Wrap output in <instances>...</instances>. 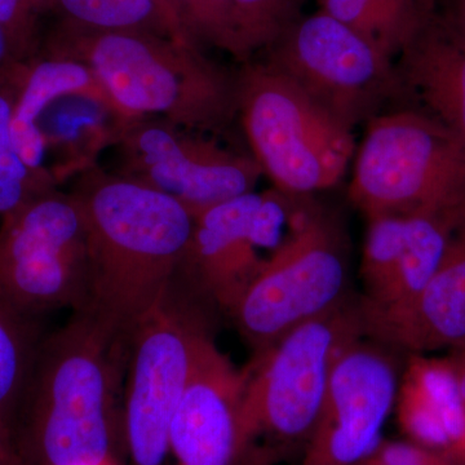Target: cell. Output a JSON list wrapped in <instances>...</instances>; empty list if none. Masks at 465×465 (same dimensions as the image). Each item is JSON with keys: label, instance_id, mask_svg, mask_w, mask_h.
Here are the masks:
<instances>
[{"label": "cell", "instance_id": "obj_20", "mask_svg": "<svg viewBox=\"0 0 465 465\" xmlns=\"http://www.w3.org/2000/svg\"><path fill=\"white\" fill-rule=\"evenodd\" d=\"M376 50L396 61L436 11V0H316Z\"/></svg>", "mask_w": 465, "mask_h": 465}, {"label": "cell", "instance_id": "obj_17", "mask_svg": "<svg viewBox=\"0 0 465 465\" xmlns=\"http://www.w3.org/2000/svg\"><path fill=\"white\" fill-rule=\"evenodd\" d=\"M396 409L411 442L464 463L465 402L451 360L410 354Z\"/></svg>", "mask_w": 465, "mask_h": 465}, {"label": "cell", "instance_id": "obj_14", "mask_svg": "<svg viewBox=\"0 0 465 465\" xmlns=\"http://www.w3.org/2000/svg\"><path fill=\"white\" fill-rule=\"evenodd\" d=\"M240 371L206 332L195 347L188 381L174 412L170 455L174 465H238L246 455Z\"/></svg>", "mask_w": 465, "mask_h": 465}, {"label": "cell", "instance_id": "obj_23", "mask_svg": "<svg viewBox=\"0 0 465 465\" xmlns=\"http://www.w3.org/2000/svg\"><path fill=\"white\" fill-rule=\"evenodd\" d=\"M304 0H232L238 63L264 52L302 17Z\"/></svg>", "mask_w": 465, "mask_h": 465}, {"label": "cell", "instance_id": "obj_16", "mask_svg": "<svg viewBox=\"0 0 465 465\" xmlns=\"http://www.w3.org/2000/svg\"><path fill=\"white\" fill-rule=\"evenodd\" d=\"M394 64L397 104L421 110L465 143V43L434 14Z\"/></svg>", "mask_w": 465, "mask_h": 465}, {"label": "cell", "instance_id": "obj_12", "mask_svg": "<svg viewBox=\"0 0 465 465\" xmlns=\"http://www.w3.org/2000/svg\"><path fill=\"white\" fill-rule=\"evenodd\" d=\"M204 329L189 308L167 302L134 332L128 347L124 427L131 465H166L174 412Z\"/></svg>", "mask_w": 465, "mask_h": 465}, {"label": "cell", "instance_id": "obj_29", "mask_svg": "<svg viewBox=\"0 0 465 465\" xmlns=\"http://www.w3.org/2000/svg\"><path fill=\"white\" fill-rule=\"evenodd\" d=\"M436 16L465 43V0H436Z\"/></svg>", "mask_w": 465, "mask_h": 465}, {"label": "cell", "instance_id": "obj_30", "mask_svg": "<svg viewBox=\"0 0 465 465\" xmlns=\"http://www.w3.org/2000/svg\"><path fill=\"white\" fill-rule=\"evenodd\" d=\"M155 7L158 9L159 16H161L162 23H163L164 29L174 42L182 43V45H193L183 32L182 20H180L179 5L177 0H153ZM200 48V47H198Z\"/></svg>", "mask_w": 465, "mask_h": 465}, {"label": "cell", "instance_id": "obj_1", "mask_svg": "<svg viewBox=\"0 0 465 465\" xmlns=\"http://www.w3.org/2000/svg\"><path fill=\"white\" fill-rule=\"evenodd\" d=\"M70 192L84 208L88 231L90 281L81 311L130 344L183 277L194 215L163 193L99 164L76 174Z\"/></svg>", "mask_w": 465, "mask_h": 465}, {"label": "cell", "instance_id": "obj_2", "mask_svg": "<svg viewBox=\"0 0 465 465\" xmlns=\"http://www.w3.org/2000/svg\"><path fill=\"white\" fill-rule=\"evenodd\" d=\"M39 54L84 64L131 118H161L207 134H224L238 118L237 72L162 34L58 20Z\"/></svg>", "mask_w": 465, "mask_h": 465}, {"label": "cell", "instance_id": "obj_9", "mask_svg": "<svg viewBox=\"0 0 465 465\" xmlns=\"http://www.w3.org/2000/svg\"><path fill=\"white\" fill-rule=\"evenodd\" d=\"M262 58L349 131L399 103L396 61L322 9L299 17Z\"/></svg>", "mask_w": 465, "mask_h": 465}, {"label": "cell", "instance_id": "obj_10", "mask_svg": "<svg viewBox=\"0 0 465 465\" xmlns=\"http://www.w3.org/2000/svg\"><path fill=\"white\" fill-rule=\"evenodd\" d=\"M112 149V173L163 193L193 215L255 192L262 176L252 155L161 118L128 122Z\"/></svg>", "mask_w": 465, "mask_h": 465}, {"label": "cell", "instance_id": "obj_24", "mask_svg": "<svg viewBox=\"0 0 465 465\" xmlns=\"http://www.w3.org/2000/svg\"><path fill=\"white\" fill-rule=\"evenodd\" d=\"M60 20L94 30H148L168 36L153 0H54Z\"/></svg>", "mask_w": 465, "mask_h": 465}, {"label": "cell", "instance_id": "obj_13", "mask_svg": "<svg viewBox=\"0 0 465 465\" xmlns=\"http://www.w3.org/2000/svg\"><path fill=\"white\" fill-rule=\"evenodd\" d=\"M365 336L333 366L302 465H362L382 440L399 394V363L396 351Z\"/></svg>", "mask_w": 465, "mask_h": 465}, {"label": "cell", "instance_id": "obj_27", "mask_svg": "<svg viewBox=\"0 0 465 465\" xmlns=\"http://www.w3.org/2000/svg\"><path fill=\"white\" fill-rule=\"evenodd\" d=\"M54 12V0H0V26L12 58L29 63L42 48V20Z\"/></svg>", "mask_w": 465, "mask_h": 465}, {"label": "cell", "instance_id": "obj_33", "mask_svg": "<svg viewBox=\"0 0 465 465\" xmlns=\"http://www.w3.org/2000/svg\"><path fill=\"white\" fill-rule=\"evenodd\" d=\"M14 63H16V61L12 58L7 39H5V33H3L2 26H0V72L5 69V67L12 65Z\"/></svg>", "mask_w": 465, "mask_h": 465}, {"label": "cell", "instance_id": "obj_25", "mask_svg": "<svg viewBox=\"0 0 465 465\" xmlns=\"http://www.w3.org/2000/svg\"><path fill=\"white\" fill-rule=\"evenodd\" d=\"M406 242V216L378 215L367 219L361 265L366 287L363 302H375L390 286L405 253Z\"/></svg>", "mask_w": 465, "mask_h": 465}, {"label": "cell", "instance_id": "obj_11", "mask_svg": "<svg viewBox=\"0 0 465 465\" xmlns=\"http://www.w3.org/2000/svg\"><path fill=\"white\" fill-rule=\"evenodd\" d=\"M311 200L272 188L195 213L183 277L229 313L260 269L296 231Z\"/></svg>", "mask_w": 465, "mask_h": 465}, {"label": "cell", "instance_id": "obj_3", "mask_svg": "<svg viewBox=\"0 0 465 465\" xmlns=\"http://www.w3.org/2000/svg\"><path fill=\"white\" fill-rule=\"evenodd\" d=\"M130 344L76 311L42 342L21 407L29 465H116V396Z\"/></svg>", "mask_w": 465, "mask_h": 465}, {"label": "cell", "instance_id": "obj_8", "mask_svg": "<svg viewBox=\"0 0 465 465\" xmlns=\"http://www.w3.org/2000/svg\"><path fill=\"white\" fill-rule=\"evenodd\" d=\"M88 231L72 192L50 189L0 217V292L33 317L84 308Z\"/></svg>", "mask_w": 465, "mask_h": 465}, {"label": "cell", "instance_id": "obj_6", "mask_svg": "<svg viewBox=\"0 0 465 465\" xmlns=\"http://www.w3.org/2000/svg\"><path fill=\"white\" fill-rule=\"evenodd\" d=\"M362 336L361 302L349 299L284 333L253 357L246 371L241 415L247 449L258 437L307 445L336 361Z\"/></svg>", "mask_w": 465, "mask_h": 465}, {"label": "cell", "instance_id": "obj_22", "mask_svg": "<svg viewBox=\"0 0 465 465\" xmlns=\"http://www.w3.org/2000/svg\"><path fill=\"white\" fill-rule=\"evenodd\" d=\"M26 69L27 63H14L0 72V217L58 186L30 170L12 134V113Z\"/></svg>", "mask_w": 465, "mask_h": 465}, {"label": "cell", "instance_id": "obj_15", "mask_svg": "<svg viewBox=\"0 0 465 465\" xmlns=\"http://www.w3.org/2000/svg\"><path fill=\"white\" fill-rule=\"evenodd\" d=\"M362 308L367 338L393 351L427 354L465 347V231L414 298L396 307Z\"/></svg>", "mask_w": 465, "mask_h": 465}, {"label": "cell", "instance_id": "obj_32", "mask_svg": "<svg viewBox=\"0 0 465 465\" xmlns=\"http://www.w3.org/2000/svg\"><path fill=\"white\" fill-rule=\"evenodd\" d=\"M460 353L457 357L452 358V363H454L455 371H457L459 390H460L461 397H463L465 402V347L458 349Z\"/></svg>", "mask_w": 465, "mask_h": 465}, {"label": "cell", "instance_id": "obj_28", "mask_svg": "<svg viewBox=\"0 0 465 465\" xmlns=\"http://www.w3.org/2000/svg\"><path fill=\"white\" fill-rule=\"evenodd\" d=\"M362 465H455V460L415 442L382 440Z\"/></svg>", "mask_w": 465, "mask_h": 465}, {"label": "cell", "instance_id": "obj_7", "mask_svg": "<svg viewBox=\"0 0 465 465\" xmlns=\"http://www.w3.org/2000/svg\"><path fill=\"white\" fill-rule=\"evenodd\" d=\"M349 252L341 223L312 200L302 222L231 309L253 357L300 324L349 298Z\"/></svg>", "mask_w": 465, "mask_h": 465}, {"label": "cell", "instance_id": "obj_31", "mask_svg": "<svg viewBox=\"0 0 465 465\" xmlns=\"http://www.w3.org/2000/svg\"><path fill=\"white\" fill-rule=\"evenodd\" d=\"M0 465H29L18 448L16 434L0 424Z\"/></svg>", "mask_w": 465, "mask_h": 465}, {"label": "cell", "instance_id": "obj_19", "mask_svg": "<svg viewBox=\"0 0 465 465\" xmlns=\"http://www.w3.org/2000/svg\"><path fill=\"white\" fill-rule=\"evenodd\" d=\"M67 94H90L114 104L84 64L39 54L27 63L12 113V134L21 157L34 173L52 180L54 176L45 166L39 119L52 101Z\"/></svg>", "mask_w": 465, "mask_h": 465}, {"label": "cell", "instance_id": "obj_18", "mask_svg": "<svg viewBox=\"0 0 465 465\" xmlns=\"http://www.w3.org/2000/svg\"><path fill=\"white\" fill-rule=\"evenodd\" d=\"M133 119L114 104L90 94L52 101L39 119V130L45 159H54L50 173L58 185L94 166L100 153L114 145Z\"/></svg>", "mask_w": 465, "mask_h": 465}, {"label": "cell", "instance_id": "obj_21", "mask_svg": "<svg viewBox=\"0 0 465 465\" xmlns=\"http://www.w3.org/2000/svg\"><path fill=\"white\" fill-rule=\"evenodd\" d=\"M35 318L0 292V424L14 433L42 345Z\"/></svg>", "mask_w": 465, "mask_h": 465}, {"label": "cell", "instance_id": "obj_4", "mask_svg": "<svg viewBox=\"0 0 465 465\" xmlns=\"http://www.w3.org/2000/svg\"><path fill=\"white\" fill-rule=\"evenodd\" d=\"M349 198L366 219L440 217L465 229V143L412 106L367 122L356 150Z\"/></svg>", "mask_w": 465, "mask_h": 465}, {"label": "cell", "instance_id": "obj_26", "mask_svg": "<svg viewBox=\"0 0 465 465\" xmlns=\"http://www.w3.org/2000/svg\"><path fill=\"white\" fill-rule=\"evenodd\" d=\"M177 5L183 32L193 45L224 51L238 61L232 0H177Z\"/></svg>", "mask_w": 465, "mask_h": 465}, {"label": "cell", "instance_id": "obj_5", "mask_svg": "<svg viewBox=\"0 0 465 465\" xmlns=\"http://www.w3.org/2000/svg\"><path fill=\"white\" fill-rule=\"evenodd\" d=\"M237 103L251 155L273 188L313 197L341 183L356 154L353 131L289 76L262 57L241 64Z\"/></svg>", "mask_w": 465, "mask_h": 465}]
</instances>
